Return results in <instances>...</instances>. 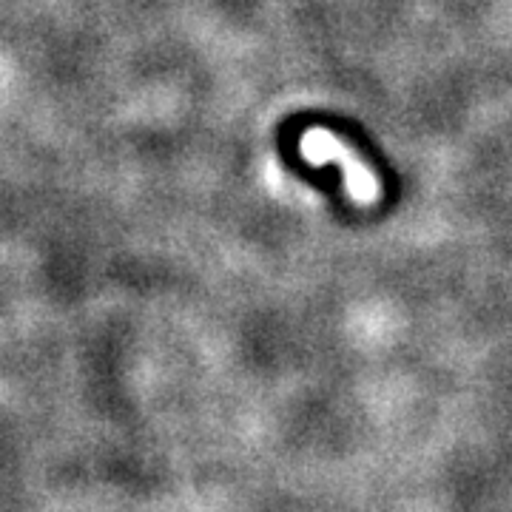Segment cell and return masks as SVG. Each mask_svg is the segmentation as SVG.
Instances as JSON below:
<instances>
[{"mask_svg": "<svg viewBox=\"0 0 512 512\" xmlns=\"http://www.w3.org/2000/svg\"><path fill=\"white\" fill-rule=\"evenodd\" d=\"M299 154H302L311 165H339V168H342V177H345V185H348L350 200L353 202H359V205H373V202L379 200V191H382V188H379L376 174L356 157V151H353L342 137H336L328 128H308V131L302 134Z\"/></svg>", "mask_w": 512, "mask_h": 512, "instance_id": "6da1fadb", "label": "cell"}]
</instances>
